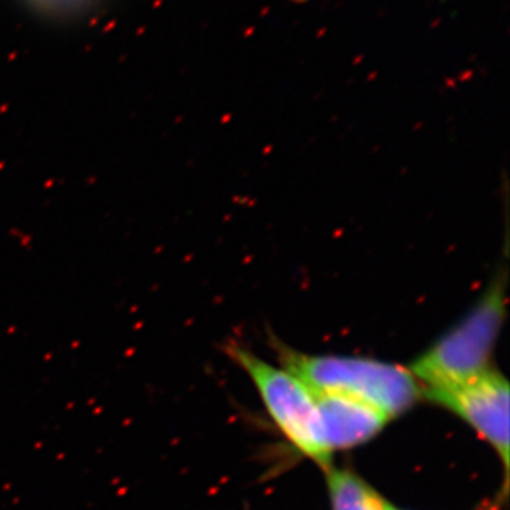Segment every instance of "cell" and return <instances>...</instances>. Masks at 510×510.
Masks as SVG:
<instances>
[{
	"mask_svg": "<svg viewBox=\"0 0 510 510\" xmlns=\"http://www.w3.org/2000/svg\"><path fill=\"white\" fill-rule=\"evenodd\" d=\"M507 274L498 272L476 305L455 328L417 359L410 372L425 388L467 383L491 368L489 362L506 316Z\"/></svg>",
	"mask_w": 510,
	"mask_h": 510,
	"instance_id": "obj_1",
	"label": "cell"
},
{
	"mask_svg": "<svg viewBox=\"0 0 510 510\" xmlns=\"http://www.w3.org/2000/svg\"><path fill=\"white\" fill-rule=\"evenodd\" d=\"M287 372L308 388L362 400L392 419L419 400L421 388L408 368L377 360L309 356L278 344Z\"/></svg>",
	"mask_w": 510,
	"mask_h": 510,
	"instance_id": "obj_2",
	"label": "cell"
},
{
	"mask_svg": "<svg viewBox=\"0 0 510 510\" xmlns=\"http://www.w3.org/2000/svg\"><path fill=\"white\" fill-rule=\"evenodd\" d=\"M225 352L250 375L275 423L291 443L320 467L329 469L332 451L324 439L309 388L291 373L268 364L237 343L225 344Z\"/></svg>",
	"mask_w": 510,
	"mask_h": 510,
	"instance_id": "obj_3",
	"label": "cell"
},
{
	"mask_svg": "<svg viewBox=\"0 0 510 510\" xmlns=\"http://www.w3.org/2000/svg\"><path fill=\"white\" fill-rule=\"evenodd\" d=\"M425 397L444 406L468 421L500 454L509 465V384L489 368L467 383L441 388H424Z\"/></svg>",
	"mask_w": 510,
	"mask_h": 510,
	"instance_id": "obj_4",
	"label": "cell"
},
{
	"mask_svg": "<svg viewBox=\"0 0 510 510\" xmlns=\"http://www.w3.org/2000/svg\"><path fill=\"white\" fill-rule=\"evenodd\" d=\"M318 408L324 439L331 448H351L379 434L388 417L362 400L342 392L309 388Z\"/></svg>",
	"mask_w": 510,
	"mask_h": 510,
	"instance_id": "obj_5",
	"label": "cell"
},
{
	"mask_svg": "<svg viewBox=\"0 0 510 510\" xmlns=\"http://www.w3.org/2000/svg\"><path fill=\"white\" fill-rule=\"evenodd\" d=\"M333 510H394L370 486L349 471L328 469Z\"/></svg>",
	"mask_w": 510,
	"mask_h": 510,
	"instance_id": "obj_6",
	"label": "cell"
},
{
	"mask_svg": "<svg viewBox=\"0 0 510 510\" xmlns=\"http://www.w3.org/2000/svg\"><path fill=\"white\" fill-rule=\"evenodd\" d=\"M30 2L43 10L49 12H69V10H77L82 6H87L89 0H30Z\"/></svg>",
	"mask_w": 510,
	"mask_h": 510,
	"instance_id": "obj_7",
	"label": "cell"
},
{
	"mask_svg": "<svg viewBox=\"0 0 510 510\" xmlns=\"http://www.w3.org/2000/svg\"><path fill=\"white\" fill-rule=\"evenodd\" d=\"M394 510H396V509H394Z\"/></svg>",
	"mask_w": 510,
	"mask_h": 510,
	"instance_id": "obj_8",
	"label": "cell"
}]
</instances>
